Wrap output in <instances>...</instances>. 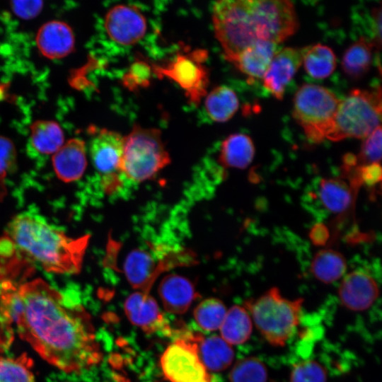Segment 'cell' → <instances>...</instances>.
Here are the masks:
<instances>
[{
    "label": "cell",
    "instance_id": "22",
    "mask_svg": "<svg viewBox=\"0 0 382 382\" xmlns=\"http://www.w3.org/2000/svg\"><path fill=\"white\" fill-rule=\"evenodd\" d=\"M198 352L199 357L208 370L220 371L232 364L234 352L231 346L222 337L212 335L199 342Z\"/></svg>",
    "mask_w": 382,
    "mask_h": 382
},
{
    "label": "cell",
    "instance_id": "11",
    "mask_svg": "<svg viewBox=\"0 0 382 382\" xmlns=\"http://www.w3.org/2000/svg\"><path fill=\"white\" fill-rule=\"evenodd\" d=\"M123 149L124 137L117 132L102 129L94 135L90 154L101 178L122 173Z\"/></svg>",
    "mask_w": 382,
    "mask_h": 382
},
{
    "label": "cell",
    "instance_id": "24",
    "mask_svg": "<svg viewBox=\"0 0 382 382\" xmlns=\"http://www.w3.org/2000/svg\"><path fill=\"white\" fill-rule=\"evenodd\" d=\"M252 329L251 318L246 308L234 305L227 311L220 332L227 343L237 345L248 340Z\"/></svg>",
    "mask_w": 382,
    "mask_h": 382
},
{
    "label": "cell",
    "instance_id": "6",
    "mask_svg": "<svg viewBox=\"0 0 382 382\" xmlns=\"http://www.w3.org/2000/svg\"><path fill=\"white\" fill-rule=\"evenodd\" d=\"M170 162L158 129L135 125L124 137L122 171L132 183L151 178Z\"/></svg>",
    "mask_w": 382,
    "mask_h": 382
},
{
    "label": "cell",
    "instance_id": "37",
    "mask_svg": "<svg viewBox=\"0 0 382 382\" xmlns=\"http://www.w3.org/2000/svg\"><path fill=\"white\" fill-rule=\"evenodd\" d=\"M316 231H313V239L317 241V243H325L328 239L329 233L325 226H318Z\"/></svg>",
    "mask_w": 382,
    "mask_h": 382
},
{
    "label": "cell",
    "instance_id": "23",
    "mask_svg": "<svg viewBox=\"0 0 382 382\" xmlns=\"http://www.w3.org/2000/svg\"><path fill=\"white\" fill-rule=\"evenodd\" d=\"M373 47L372 41L361 37L345 50L342 68L348 77L358 80L366 74L371 65Z\"/></svg>",
    "mask_w": 382,
    "mask_h": 382
},
{
    "label": "cell",
    "instance_id": "2",
    "mask_svg": "<svg viewBox=\"0 0 382 382\" xmlns=\"http://www.w3.org/2000/svg\"><path fill=\"white\" fill-rule=\"evenodd\" d=\"M212 21L215 36L230 62L253 43L278 44L299 27L294 4L285 0L219 1L213 6Z\"/></svg>",
    "mask_w": 382,
    "mask_h": 382
},
{
    "label": "cell",
    "instance_id": "32",
    "mask_svg": "<svg viewBox=\"0 0 382 382\" xmlns=\"http://www.w3.org/2000/svg\"><path fill=\"white\" fill-rule=\"evenodd\" d=\"M343 170L355 190L363 184L374 187L382 183V166L379 163L343 167Z\"/></svg>",
    "mask_w": 382,
    "mask_h": 382
},
{
    "label": "cell",
    "instance_id": "14",
    "mask_svg": "<svg viewBox=\"0 0 382 382\" xmlns=\"http://www.w3.org/2000/svg\"><path fill=\"white\" fill-rule=\"evenodd\" d=\"M301 64V49L285 47L277 51L262 78L264 87L275 98L282 100Z\"/></svg>",
    "mask_w": 382,
    "mask_h": 382
},
{
    "label": "cell",
    "instance_id": "34",
    "mask_svg": "<svg viewBox=\"0 0 382 382\" xmlns=\"http://www.w3.org/2000/svg\"><path fill=\"white\" fill-rule=\"evenodd\" d=\"M356 156L357 166L379 163L382 160V125L364 139Z\"/></svg>",
    "mask_w": 382,
    "mask_h": 382
},
{
    "label": "cell",
    "instance_id": "7",
    "mask_svg": "<svg viewBox=\"0 0 382 382\" xmlns=\"http://www.w3.org/2000/svg\"><path fill=\"white\" fill-rule=\"evenodd\" d=\"M340 100L325 87L304 83L297 90L292 115L313 143H320L330 133Z\"/></svg>",
    "mask_w": 382,
    "mask_h": 382
},
{
    "label": "cell",
    "instance_id": "8",
    "mask_svg": "<svg viewBox=\"0 0 382 382\" xmlns=\"http://www.w3.org/2000/svg\"><path fill=\"white\" fill-rule=\"evenodd\" d=\"M202 337L198 332H181L164 351L161 366L169 382H212L198 352Z\"/></svg>",
    "mask_w": 382,
    "mask_h": 382
},
{
    "label": "cell",
    "instance_id": "13",
    "mask_svg": "<svg viewBox=\"0 0 382 382\" xmlns=\"http://www.w3.org/2000/svg\"><path fill=\"white\" fill-rule=\"evenodd\" d=\"M125 311L131 323L146 332L171 333L168 321L149 293L137 291L129 296L125 302Z\"/></svg>",
    "mask_w": 382,
    "mask_h": 382
},
{
    "label": "cell",
    "instance_id": "10",
    "mask_svg": "<svg viewBox=\"0 0 382 382\" xmlns=\"http://www.w3.org/2000/svg\"><path fill=\"white\" fill-rule=\"evenodd\" d=\"M109 37L122 45L138 42L146 31V20L139 8L131 5L112 7L105 16Z\"/></svg>",
    "mask_w": 382,
    "mask_h": 382
},
{
    "label": "cell",
    "instance_id": "1",
    "mask_svg": "<svg viewBox=\"0 0 382 382\" xmlns=\"http://www.w3.org/2000/svg\"><path fill=\"white\" fill-rule=\"evenodd\" d=\"M0 315L43 359L62 371H80L102 359L90 316L42 279L1 280Z\"/></svg>",
    "mask_w": 382,
    "mask_h": 382
},
{
    "label": "cell",
    "instance_id": "27",
    "mask_svg": "<svg viewBox=\"0 0 382 382\" xmlns=\"http://www.w3.org/2000/svg\"><path fill=\"white\" fill-rule=\"evenodd\" d=\"M209 117L217 122L229 120L238 109L239 100L233 89L226 86L213 88L205 99Z\"/></svg>",
    "mask_w": 382,
    "mask_h": 382
},
{
    "label": "cell",
    "instance_id": "4",
    "mask_svg": "<svg viewBox=\"0 0 382 382\" xmlns=\"http://www.w3.org/2000/svg\"><path fill=\"white\" fill-rule=\"evenodd\" d=\"M245 305L262 337L273 346L283 347L300 323L303 300L286 299L272 288Z\"/></svg>",
    "mask_w": 382,
    "mask_h": 382
},
{
    "label": "cell",
    "instance_id": "17",
    "mask_svg": "<svg viewBox=\"0 0 382 382\" xmlns=\"http://www.w3.org/2000/svg\"><path fill=\"white\" fill-rule=\"evenodd\" d=\"M52 161L59 179L65 183L79 180L87 163L84 141L79 138L70 139L52 154Z\"/></svg>",
    "mask_w": 382,
    "mask_h": 382
},
{
    "label": "cell",
    "instance_id": "9",
    "mask_svg": "<svg viewBox=\"0 0 382 382\" xmlns=\"http://www.w3.org/2000/svg\"><path fill=\"white\" fill-rule=\"evenodd\" d=\"M207 57L203 50L178 55L167 66L156 68L160 74L175 81L186 93L189 100L197 104L207 94L209 72L202 64Z\"/></svg>",
    "mask_w": 382,
    "mask_h": 382
},
{
    "label": "cell",
    "instance_id": "19",
    "mask_svg": "<svg viewBox=\"0 0 382 382\" xmlns=\"http://www.w3.org/2000/svg\"><path fill=\"white\" fill-rule=\"evenodd\" d=\"M277 45L257 41L240 52L232 63L250 80L262 79L277 52Z\"/></svg>",
    "mask_w": 382,
    "mask_h": 382
},
{
    "label": "cell",
    "instance_id": "21",
    "mask_svg": "<svg viewBox=\"0 0 382 382\" xmlns=\"http://www.w3.org/2000/svg\"><path fill=\"white\" fill-rule=\"evenodd\" d=\"M254 154L255 147L251 138L245 134L236 133L222 141L219 158L225 167L242 169L251 163Z\"/></svg>",
    "mask_w": 382,
    "mask_h": 382
},
{
    "label": "cell",
    "instance_id": "3",
    "mask_svg": "<svg viewBox=\"0 0 382 382\" xmlns=\"http://www.w3.org/2000/svg\"><path fill=\"white\" fill-rule=\"evenodd\" d=\"M89 238L69 237L42 216L23 212L11 219L0 236V260L33 263L48 272L76 274Z\"/></svg>",
    "mask_w": 382,
    "mask_h": 382
},
{
    "label": "cell",
    "instance_id": "16",
    "mask_svg": "<svg viewBox=\"0 0 382 382\" xmlns=\"http://www.w3.org/2000/svg\"><path fill=\"white\" fill-rule=\"evenodd\" d=\"M35 39L41 54L51 59L67 56L74 47V35L71 28L59 21L43 24L38 30Z\"/></svg>",
    "mask_w": 382,
    "mask_h": 382
},
{
    "label": "cell",
    "instance_id": "18",
    "mask_svg": "<svg viewBox=\"0 0 382 382\" xmlns=\"http://www.w3.org/2000/svg\"><path fill=\"white\" fill-rule=\"evenodd\" d=\"M158 294L166 311L174 314L186 312L198 296L188 279L175 274H168L162 279Z\"/></svg>",
    "mask_w": 382,
    "mask_h": 382
},
{
    "label": "cell",
    "instance_id": "26",
    "mask_svg": "<svg viewBox=\"0 0 382 382\" xmlns=\"http://www.w3.org/2000/svg\"><path fill=\"white\" fill-rule=\"evenodd\" d=\"M33 148L42 154H54L64 143V132L53 120H39L30 127Z\"/></svg>",
    "mask_w": 382,
    "mask_h": 382
},
{
    "label": "cell",
    "instance_id": "25",
    "mask_svg": "<svg viewBox=\"0 0 382 382\" xmlns=\"http://www.w3.org/2000/svg\"><path fill=\"white\" fill-rule=\"evenodd\" d=\"M302 64L306 73L316 79L330 76L336 67V57L332 50L322 44L301 49Z\"/></svg>",
    "mask_w": 382,
    "mask_h": 382
},
{
    "label": "cell",
    "instance_id": "29",
    "mask_svg": "<svg viewBox=\"0 0 382 382\" xmlns=\"http://www.w3.org/2000/svg\"><path fill=\"white\" fill-rule=\"evenodd\" d=\"M32 360L25 354L0 357V382H35Z\"/></svg>",
    "mask_w": 382,
    "mask_h": 382
},
{
    "label": "cell",
    "instance_id": "28",
    "mask_svg": "<svg viewBox=\"0 0 382 382\" xmlns=\"http://www.w3.org/2000/svg\"><path fill=\"white\" fill-rule=\"evenodd\" d=\"M311 272L319 281L330 284L340 279L347 268L344 256L332 249L318 251L311 262Z\"/></svg>",
    "mask_w": 382,
    "mask_h": 382
},
{
    "label": "cell",
    "instance_id": "36",
    "mask_svg": "<svg viewBox=\"0 0 382 382\" xmlns=\"http://www.w3.org/2000/svg\"><path fill=\"white\" fill-rule=\"evenodd\" d=\"M371 15L374 21V47L382 52V1L373 8Z\"/></svg>",
    "mask_w": 382,
    "mask_h": 382
},
{
    "label": "cell",
    "instance_id": "20",
    "mask_svg": "<svg viewBox=\"0 0 382 382\" xmlns=\"http://www.w3.org/2000/svg\"><path fill=\"white\" fill-rule=\"evenodd\" d=\"M356 190L341 178L323 179L318 188V196L323 205L334 214H342L353 203Z\"/></svg>",
    "mask_w": 382,
    "mask_h": 382
},
{
    "label": "cell",
    "instance_id": "15",
    "mask_svg": "<svg viewBox=\"0 0 382 382\" xmlns=\"http://www.w3.org/2000/svg\"><path fill=\"white\" fill-rule=\"evenodd\" d=\"M170 267L158 260L153 253L142 249L132 250L124 264L125 274L130 284L146 293H149L158 275Z\"/></svg>",
    "mask_w": 382,
    "mask_h": 382
},
{
    "label": "cell",
    "instance_id": "5",
    "mask_svg": "<svg viewBox=\"0 0 382 382\" xmlns=\"http://www.w3.org/2000/svg\"><path fill=\"white\" fill-rule=\"evenodd\" d=\"M382 125V88H354L337 108L332 130L327 139H365Z\"/></svg>",
    "mask_w": 382,
    "mask_h": 382
},
{
    "label": "cell",
    "instance_id": "35",
    "mask_svg": "<svg viewBox=\"0 0 382 382\" xmlns=\"http://www.w3.org/2000/svg\"><path fill=\"white\" fill-rule=\"evenodd\" d=\"M13 12L23 19H31L37 16L43 7L42 1H13L11 2Z\"/></svg>",
    "mask_w": 382,
    "mask_h": 382
},
{
    "label": "cell",
    "instance_id": "30",
    "mask_svg": "<svg viewBox=\"0 0 382 382\" xmlns=\"http://www.w3.org/2000/svg\"><path fill=\"white\" fill-rule=\"evenodd\" d=\"M226 309L224 303L216 298L201 301L194 309V318L198 325L204 330L214 331L220 328Z\"/></svg>",
    "mask_w": 382,
    "mask_h": 382
},
{
    "label": "cell",
    "instance_id": "12",
    "mask_svg": "<svg viewBox=\"0 0 382 382\" xmlns=\"http://www.w3.org/2000/svg\"><path fill=\"white\" fill-rule=\"evenodd\" d=\"M379 295L375 279L361 271H353L342 280L338 289L341 303L352 311H364L369 308Z\"/></svg>",
    "mask_w": 382,
    "mask_h": 382
},
{
    "label": "cell",
    "instance_id": "31",
    "mask_svg": "<svg viewBox=\"0 0 382 382\" xmlns=\"http://www.w3.org/2000/svg\"><path fill=\"white\" fill-rule=\"evenodd\" d=\"M267 379L266 366L255 357L239 360L229 374L230 382H266Z\"/></svg>",
    "mask_w": 382,
    "mask_h": 382
},
{
    "label": "cell",
    "instance_id": "33",
    "mask_svg": "<svg viewBox=\"0 0 382 382\" xmlns=\"http://www.w3.org/2000/svg\"><path fill=\"white\" fill-rule=\"evenodd\" d=\"M325 368L314 360H305L295 364L290 374V382H326Z\"/></svg>",
    "mask_w": 382,
    "mask_h": 382
}]
</instances>
